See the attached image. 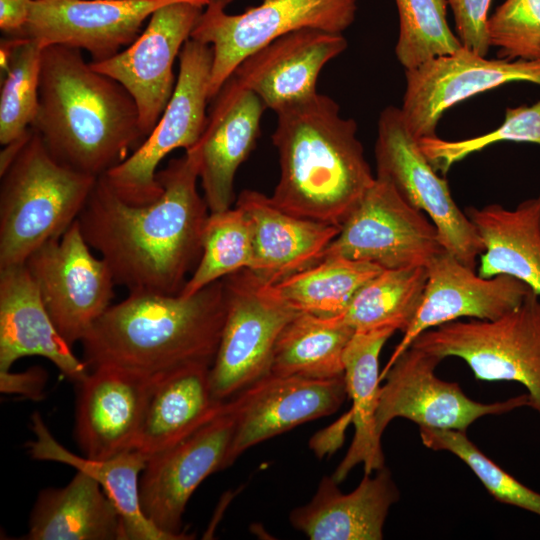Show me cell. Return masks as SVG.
<instances>
[{"label": "cell", "mask_w": 540, "mask_h": 540, "mask_svg": "<svg viewBox=\"0 0 540 540\" xmlns=\"http://www.w3.org/2000/svg\"><path fill=\"white\" fill-rule=\"evenodd\" d=\"M200 155L193 146L157 171L161 196L145 205L122 200L98 177L78 217L89 246L129 293L178 295L202 253L210 213L197 190Z\"/></svg>", "instance_id": "cell-1"}, {"label": "cell", "mask_w": 540, "mask_h": 540, "mask_svg": "<svg viewBox=\"0 0 540 540\" xmlns=\"http://www.w3.org/2000/svg\"><path fill=\"white\" fill-rule=\"evenodd\" d=\"M275 114L272 142L280 177L272 202L292 215L341 228L375 181L357 123L318 92Z\"/></svg>", "instance_id": "cell-2"}, {"label": "cell", "mask_w": 540, "mask_h": 540, "mask_svg": "<svg viewBox=\"0 0 540 540\" xmlns=\"http://www.w3.org/2000/svg\"><path fill=\"white\" fill-rule=\"evenodd\" d=\"M31 127L62 164L99 177L124 161L144 137L136 103L81 50L42 49L39 106Z\"/></svg>", "instance_id": "cell-3"}, {"label": "cell", "mask_w": 540, "mask_h": 540, "mask_svg": "<svg viewBox=\"0 0 540 540\" xmlns=\"http://www.w3.org/2000/svg\"><path fill=\"white\" fill-rule=\"evenodd\" d=\"M226 313L223 279L193 295L129 293L82 339L89 368L111 366L157 378L193 363L212 365Z\"/></svg>", "instance_id": "cell-4"}, {"label": "cell", "mask_w": 540, "mask_h": 540, "mask_svg": "<svg viewBox=\"0 0 540 540\" xmlns=\"http://www.w3.org/2000/svg\"><path fill=\"white\" fill-rule=\"evenodd\" d=\"M0 269L23 265L60 237L85 207L98 177L59 162L37 131L0 175Z\"/></svg>", "instance_id": "cell-5"}, {"label": "cell", "mask_w": 540, "mask_h": 540, "mask_svg": "<svg viewBox=\"0 0 540 540\" xmlns=\"http://www.w3.org/2000/svg\"><path fill=\"white\" fill-rule=\"evenodd\" d=\"M411 346L439 359L457 357L483 381L522 384L540 416V296L531 290L494 320H455L421 333Z\"/></svg>", "instance_id": "cell-6"}, {"label": "cell", "mask_w": 540, "mask_h": 540, "mask_svg": "<svg viewBox=\"0 0 540 540\" xmlns=\"http://www.w3.org/2000/svg\"><path fill=\"white\" fill-rule=\"evenodd\" d=\"M357 0H262L239 14L208 3L191 38L212 48V100L249 55L288 33L311 28L342 34L355 21Z\"/></svg>", "instance_id": "cell-7"}, {"label": "cell", "mask_w": 540, "mask_h": 540, "mask_svg": "<svg viewBox=\"0 0 540 540\" xmlns=\"http://www.w3.org/2000/svg\"><path fill=\"white\" fill-rule=\"evenodd\" d=\"M178 59L176 85L157 124L130 156L102 175L129 204L145 205L157 200L163 192L156 179L160 162L178 148L195 146L205 128L212 48L190 38Z\"/></svg>", "instance_id": "cell-8"}, {"label": "cell", "mask_w": 540, "mask_h": 540, "mask_svg": "<svg viewBox=\"0 0 540 540\" xmlns=\"http://www.w3.org/2000/svg\"><path fill=\"white\" fill-rule=\"evenodd\" d=\"M374 153L376 177L390 182L408 204L425 213L435 225L444 249L476 270L483 242L454 201L448 181L422 152L400 108L388 106L382 110Z\"/></svg>", "instance_id": "cell-9"}, {"label": "cell", "mask_w": 540, "mask_h": 540, "mask_svg": "<svg viewBox=\"0 0 540 540\" xmlns=\"http://www.w3.org/2000/svg\"><path fill=\"white\" fill-rule=\"evenodd\" d=\"M223 283L226 313L210 383L214 397L228 401L271 373L278 336L298 312L268 294L248 269Z\"/></svg>", "instance_id": "cell-10"}, {"label": "cell", "mask_w": 540, "mask_h": 540, "mask_svg": "<svg viewBox=\"0 0 540 540\" xmlns=\"http://www.w3.org/2000/svg\"><path fill=\"white\" fill-rule=\"evenodd\" d=\"M444 251L429 217L375 176L322 258L341 256L386 270L427 267Z\"/></svg>", "instance_id": "cell-11"}, {"label": "cell", "mask_w": 540, "mask_h": 540, "mask_svg": "<svg viewBox=\"0 0 540 540\" xmlns=\"http://www.w3.org/2000/svg\"><path fill=\"white\" fill-rule=\"evenodd\" d=\"M90 248L77 219L25 262L53 323L71 346L82 341L114 297L113 275Z\"/></svg>", "instance_id": "cell-12"}, {"label": "cell", "mask_w": 540, "mask_h": 540, "mask_svg": "<svg viewBox=\"0 0 540 540\" xmlns=\"http://www.w3.org/2000/svg\"><path fill=\"white\" fill-rule=\"evenodd\" d=\"M442 360L410 346L380 373L376 413L379 436L395 418H405L419 427L465 431L477 419L529 407L527 393L494 403H481L465 395L456 382L444 381L435 369Z\"/></svg>", "instance_id": "cell-13"}, {"label": "cell", "mask_w": 540, "mask_h": 540, "mask_svg": "<svg viewBox=\"0 0 540 540\" xmlns=\"http://www.w3.org/2000/svg\"><path fill=\"white\" fill-rule=\"evenodd\" d=\"M209 0H174L150 16L144 31L115 56L90 62L118 81L134 99L146 138L163 114L176 85L174 61Z\"/></svg>", "instance_id": "cell-14"}, {"label": "cell", "mask_w": 540, "mask_h": 540, "mask_svg": "<svg viewBox=\"0 0 540 540\" xmlns=\"http://www.w3.org/2000/svg\"><path fill=\"white\" fill-rule=\"evenodd\" d=\"M235 431L230 401L212 420L176 445L149 456L140 482L145 516L173 540L191 539L182 530L189 499L211 474L227 468Z\"/></svg>", "instance_id": "cell-15"}, {"label": "cell", "mask_w": 540, "mask_h": 540, "mask_svg": "<svg viewBox=\"0 0 540 540\" xmlns=\"http://www.w3.org/2000/svg\"><path fill=\"white\" fill-rule=\"evenodd\" d=\"M405 79L400 109L410 132L421 139L436 136L443 113L476 94L517 81L540 85V58L488 59L462 47L405 70Z\"/></svg>", "instance_id": "cell-16"}, {"label": "cell", "mask_w": 540, "mask_h": 540, "mask_svg": "<svg viewBox=\"0 0 540 540\" xmlns=\"http://www.w3.org/2000/svg\"><path fill=\"white\" fill-rule=\"evenodd\" d=\"M172 1L34 0L18 36L41 48L63 45L85 50L91 62H100L132 44L154 11Z\"/></svg>", "instance_id": "cell-17"}, {"label": "cell", "mask_w": 540, "mask_h": 540, "mask_svg": "<svg viewBox=\"0 0 540 540\" xmlns=\"http://www.w3.org/2000/svg\"><path fill=\"white\" fill-rule=\"evenodd\" d=\"M347 397L344 376L312 379L270 373L229 399L235 431L227 468L252 446L335 413Z\"/></svg>", "instance_id": "cell-18"}, {"label": "cell", "mask_w": 540, "mask_h": 540, "mask_svg": "<svg viewBox=\"0 0 540 540\" xmlns=\"http://www.w3.org/2000/svg\"><path fill=\"white\" fill-rule=\"evenodd\" d=\"M426 268L427 281L418 309L383 370L421 333L464 317L494 320L518 306L533 290L508 275L482 277L447 251Z\"/></svg>", "instance_id": "cell-19"}, {"label": "cell", "mask_w": 540, "mask_h": 540, "mask_svg": "<svg viewBox=\"0 0 540 540\" xmlns=\"http://www.w3.org/2000/svg\"><path fill=\"white\" fill-rule=\"evenodd\" d=\"M155 379L97 366L76 383L75 435L85 457L106 460L135 448Z\"/></svg>", "instance_id": "cell-20"}, {"label": "cell", "mask_w": 540, "mask_h": 540, "mask_svg": "<svg viewBox=\"0 0 540 540\" xmlns=\"http://www.w3.org/2000/svg\"><path fill=\"white\" fill-rule=\"evenodd\" d=\"M213 106L195 147L199 180L210 213L231 208L234 179L254 149L266 109L262 100L231 76L212 99Z\"/></svg>", "instance_id": "cell-21"}, {"label": "cell", "mask_w": 540, "mask_h": 540, "mask_svg": "<svg viewBox=\"0 0 540 540\" xmlns=\"http://www.w3.org/2000/svg\"><path fill=\"white\" fill-rule=\"evenodd\" d=\"M347 46L342 34L297 30L249 55L232 75L276 112L316 94L321 70Z\"/></svg>", "instance_id": "cell-22"}, {"label": "cell", "mask_w": 540, "mask_h": 540, "mask_svg": "<svg viewBox=\"0 0 540 540\" xmlns=\"http://www.w3.org/2000/svg\"><path fill=\"white\" fill-rule=\"evenodd\" d=\"M53 323L29 270L23 265L0 269V374L25 356H41L78 383L87 364Z\"/></svg>", "instance_id": "cell-23"}, {"label": "cell", "mask_w": 540, "mask_h": 540, "mask_svg": "<svg viewBox=\"0 0 540 540\" xmlns=\"http://www.w3.org/2000/svg\"><path fill=\"white\" fill-rule=\"evenodd\" d=\"M236 206L247 215L253 262L248 269L264 285L275 284L319 262L340 227L292 215L270 197L243 190Z\"/></svg>", "instance_id": "cell-24"}, {"label": "cell", "mask_w": 540, "mask_h": 540, "mask_svg": "<svg viewBox=\"0 0 540 540\" xmlns=\"http://www.w3.org/2000/svg\"><path fill=\"white\" fill-rule=\"evenodd\" d=\"M366 474L350 493L324 476L305 505L290 513V523L311 540H381L384 524L400 493L385 466Z\"/></svg>", "instance_id": "cell-25"}, {"label": "cell", "mask_w": 540, "mask_h": 540, "mask_svg": "<svg viewBox=\"0 0 540 540\" xmlns=\"http://www.w3.org/2000/svg\"><path fill=\"white\" fill-rule=\"evenodd\" d=\"M207 363H193L157 377L153 383L135 448L147 457L181 442L225 406L217 400Z\"/></svg>", "instance_id": "cell-26"}, {"label": "cell", "mask_w": 540, "mask_h": 540, "mask_svg": "<svg viewBox=\"0 0 540 540\" xmlns=\"http://www.w3.org/2000/svg\"><path fill=\"white\" fill-rule=\"evenodd\" d=\"M465 214L484 246L477 273L514 277L540 296V194L514 209L494 203L469 206Z\"/></svg>", "instance_id": "cell-27"}, {"label": "cell", "mask_w": 540, "mask_h": 540, "mask_svg": "<svg viewBox=\"0 0 540 540\" xmlns=\"http://www.w3.org/2000/svg\"><path fill=\"white\" fill-rule=\"evenodd\" d=\"M76 471L66 486L40 491L23 539L125 540L115 505L93 477Z\"/></svg>", "instance_id": "cell-28"}, {"label": "cell", "mask_w": 540, "mask_h": 540, "mask_svg": "<svg viewBox=\"0 0 540 540\" xmlns=\"http://www.w3.org/2000/svg\"><path fill=\"white\" fill-rule=\"evenodd\" d=\"M396 332L392 328L355 331L344 355V379L347 396L352 400L350 409L354 437L332 477L337 483L363 464L366 474L374 473L385 465L381 436L376 430V413L380 396L379 356L386 341Z\"/></svg>", "instance_id": "cell-29"}, {"label": "cell", "mask_w": 540, "mask_h": 540, "mask_svg": "<svg viewBox=\"0 0 540 540\" xmlns=\"http://www.w3.org/2000/svg\"><path fill=\"white\" fill-rule=\"evenodd\" d=\"M31 427L35 436L27 444L31 457L63 463L93 477L117 508L125 540H173L159 530L141 508L139 482L148 459L145 454L132 449L106 460L81 457L53 437L37 412L31 417Z\"/></svg>", "instance_id": "cell-30"}, {"label": "cell", "mask_w": 540, "mask_h": 540, "mask_svg": "<svg viewBox=\"0 0 540 540\" xmlns=\"http://www.w3.org/2000/svg\"><path fill=\"white\" fill-rule=\"evenodd\" d=\"M354 333L339 316L298 313L278 336L271 373L312 379L342 377L344 351Z\"/></svg>", "instance_id": "cell-31"}, {"label": "cell", "mask_w": 540, "mask_h": 540, "mask_svg": "<svg viewBox=\"0 0 540 540\" xmlns=\"http://www.w3.org/2000/svg\"><path fill=\"white\" fill-rule=\"evenodd\" d=\"M382 270L370 262L327 256L307 269L263 287L298 313L334 317L341 315L355 293Z\"/></svg>", "instance_id": "cell-32"}, {"label": "cell", "mask_w": 540, "mask_h": 540, "mask_svg": "<svg viewBox=\"0 0 540 540\" xmlns=\"http://www.w3.org/2000/svg\"><path fill=\"white\" fill-rule=\"evenodd\" d=\"M426 267L382 270L354 295L340 319L355 331L392 328L404 332L420 304Z\"/></svg>", "instance_id": "cell-33"}, {"label": "cell", "mask_w": 540, "mask_h": 540, "mask_svg": "<svg viewBox=\"0 0 540 540\" xmlns=\"http://www.w3.org/2000/svg\"><path fill=\"white\" fill-rule=\"evenodd\" d=\"M42 49L32 39L1 40L0 143L6 145L31 127L39 106Z\"/></svg>", "instance_id": "cell-34"}, {"label": "cell", "mask_w": 540, "mask_h": 540, "mask_svg": "<svg viewBox=\"0 0 540 540\" xmlns=\"http://www.w3.org/2000/svg\"><path fill=\"white\" fill-rule=\"evenodd\" d=\"M252 262V232L244 211L235 206L209 213L202 233L200 260L180 295H193L211 283L250 269Z\"/></svg>", "instance_id": "cell-35"}, {"label": "cell", "mask_w": 540, "mask_h": 540, "mask_svg": "<svg viewBox=\"0 0 540 540\" xmlns=\"http://www.w3.org/2000/svg\"><path fill=\"white\" fill-rule=\"evenodd\" d=\"M399 17L395 54L405 70L463 47L447 21V0H394Z\"/></svg>", "instance_id": "cell-36"}, {"label": "cell", "mask_w": 540, "mask_h": 540, "mask_svg": "<svg viewBox=\"0 0 540 540\" xmlns=\"http://www.w3.org/2000/svg\"><path fill=\"white\" fill-rule=\"evenodd\" d=\"M424 446L447 451L462 460L499 502L540 516V493L529 488L489 459L465 431L419 427Z\"/></svg>", "instance_id": "cell-37"}, {"label": "cell", "mask_w": 540, "mask_h": 540, "mask_svg": "<svg viewBox=\"0 0 540 540\" xmlns=\"http://www.w3.org/2000/svg\"><path fill=\"white\" fill-rule=\"evenodd\" d=\"M504 141L540 145V101L531 106L507 108L504 122L481 136L455 141L444 140L437 135L418 139L432 167L443 175L467 156Z\"/></svg>", "instance_id": "cell-38"}, {"label": "cell", "mask_w": 540, "mask_h": 540, "mask_svg": "<svg viewBox=\"0 0 540 540\" xmlns=\"http://www.w3.org/2000/svg\"><path fill=\"white\" fill-rule=\"evenodd\" d=\"M490 46L507 60L540 58V0H505L488 17Z\"/></svg>", "instance_id": "cell-39"}, {"label": "cell", "mask_w": 540, "mask_h": 540, "mask_svg": "<svg viewBox=\"0 0 540 540\" xmlns=\"http://www.w3.org/2000/svg\"><path fill=\"white\" fill-rule=\"evenodd\" d=\"M463 47L487 56L490 42L487 33L491 0H447Z\"/></svg>", "instance_id": "cell-40"}, {"label": "cell", "mask_w": 540, "mask_h": 540, "mask_svg": "<svg viewBox=\"0 0 540 540\" xmlns=\"http://www.w3.org/2000/svg\"><path fill=\"white\" fill-rule=\"evenodd\" d=\"M34 0H0V29L18 36L24 29Z\"/></svg>", "instance_id": "cell-41"}, {"label": "cell", "mask_w": 540, "mask_h": 540, "mask_svg": "<svg viewBox=\"0 0 540 540\" xmlns=\"http://www.w3.org/2000/svg\"><path fill=\"white\" fill-rule=\"evenodd\" d=\"M43 383V373L37 369L24 373H11L9 371L0 374L1 391L5 393H21L37 398L38 394L41 393Z\"/></svg>", "instance_id": "cell-42"}, {"label": "cell", "mask_w": 540, "mask_h": 540, "mask_svg": "<svg viewBox=\"0 0 540 540\" xmlns=\"http://www.w3.org/2000/svg\"><path fill=\"white\" fill-rule=\"evenodd\" d=\"M31 133V127L18 139L4 145L0 153V175H2L16 159Z\"/></svg>", "instance_id": "cell-43"}, {"label": "cell", "mask_w": 540, "mask_h": 540, "mask_svg": "<svg viewBox=\"0 0 540 540\" xmlns=\"http://www.w3.org/2000/svg\"><path fill=\"white\" fill-rule=\"evenodd\" d=\"M232 1L234 0H209V3L220 4L226 8V6L229 5Z\"/></svg>", "instance_id": "cell-44"}]
</instances>
